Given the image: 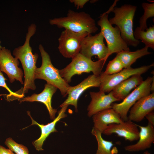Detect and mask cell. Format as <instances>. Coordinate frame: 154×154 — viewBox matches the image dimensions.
Returning a JSON list of instances; mask_svg holds the SVG:
<instances>
[{"mask_svg": "<svg viewBox=\"0 0 154 154\" xmlns=\"http://www.w3.org/2000/svg\"><path fill=\"white\" fill-rule=\"evenodd\" d=\"M30 39L29 38H26L23 45L15 48L13 51V55L21 62L25 75L24 87L14 92L15 95L12 96L13 100H19L24 97L25 94L27 93L29 90H35L36 88L35 76L38 56L37 53H33L30 45Z\"/></svg>", "mask_w": 154, "mask_h": 154, "instance_id": "6da1fadb", "label": "cell"}, {"mask_svg": "<svg viewBox=\"0 0 154 154\" xmlns=\"http://www.w3.org/2000/svg\"><path fill=\"white\" fill-rule=\"evenodd\" d=\"M137 7L125 4L120 7L112 8L114 17L109 19L112 25H116L120 30L121 36L128 46L136 47L140 40L135 39L133 35V19Z\"/></svg>", "mask_w": 154, "mask_h": 154, "instance_id": "7a4b0ae2", "label": "cell"}, {"mask_svg": "<svg viewBox=\"0 0 154 154\" xmlns=\"http://www.w3.org/2000/svg\"><path fill=\"white\" fill-rule=\"evenodd\" d=\"M49 23L58 28L75 33L91 34L98 30L94 20L89 14L84 12H77L71 10L68 11L66 17L50 19Z\"/></svg>", "mask_w": 154, "mask_h": 154, "instance_id": "3957f363", "label": "cell"}, {"mask_svg": "<svg viewBox=\"0 0 154 154\" xmlns=\"http://www.w3.org/2000/svg\"><path fill=\"white\" fill-rule=\"evenodd\" d=\"M39 49L42 57V63L41 66L37 68L35 70V79L45 80L47 83L58 89L64 97L66 96L70 86L61 77L58 70L53 66L49 55L42 44H39Z\"/></svg>", "mask_w": 154, "mask_h": 154, "instance_id": "277c9868", "label": "cell"}, {"mask_svg": "<svg viewBox=\"0 0 154 154\" xmlns=\"http://www.w3.org/2000/svg\"><path fill=\"white\" fill-rule=\"evenodd\" d=\"M105 64L104 60L94 61L80 53L72 58L71 62L65 68L58 70L61 77L67 83L70 82L74 75H80L83 73H90L99 76Z\"/></svg>", "mask_w": 154, "mask_h": 154, "instance_id": "5b68a950", "label": "cell"}, {"mask_svg": "<svg viewBox=\"0 0 154 154\" xmlns=\"http://www.w3.org/2000/svg\"><path fill=\"white\" fill-rule=\"evenodd\" d=\"M109 10L101 15L97 22L100 27V32L107 43L108 53L107 58L114 53L117 54L123 51H130L128 46L122 38L121 33L117 26L113 27L110 23L108 14Z\"/></svg>", "mask_w": 154, "mask_h": 154, "instance_id": "8992f818", "label": "cell"}, {"mask_svg": "<svg viewBox=\"0 0 154 154\" xmlns=\"http://www.w3.org/2000/svg\"><path fill=\"white\" fill-rule=\"evenodd\" d=\"M153 77H148L119 103L112 104V108L125 121L128 120L127 114L130 109L139 100L150 94Z\"/></svg>", "mask_w": 154, "mask_h": 154, "instance_id": "52a82bcc", "label": "cell"}, {"mask_svg": "<svg viewBox=\"0 0 154 154\" xmlns=\"http://www.w3.org/2000/svg\"><path fill=\"white\" fill-rule=\"evenodd\" d=\"M153 66L154 64L152 63L135 68L130 67L124 68L118 73L110 75L102 72L99 76L100 91L109 93L117 85L131 76L136 74L141 75Z\"/></svg>", "mask_w": 154, "mask_h": 154, "instance_id": "ba28073f", "label": "cell"}, {"mask_svg": "<svg viewBox=\"0 0 154 154\" xmlns=\"http://www.w3.org/2000/svg\"><path fill=\"white\" fill-rule=\"evenodd\" d=\"M88 34L86 33H75L65 29L58 39L59 52L65 58H73L80 53L82 41Z\"/></svg>", "mask_w": 154, "mask_h": 154, "instance_id": "9c48e42d", "label": "cell"}, {"mask_svg": "<svg viewBox=\"0 0 154 154\" xmlns=\"http://www.w3.org/2000/svg\"><path fill=\"white\" fill-rule=\"evenodd\" d=\"M104 38L100 31L93 36L88 34L82 41L80 53L90 59L96 56L98 60H104L105 63L107 59L108 50L104 43Z\"/></svg>", "mask_w": 154, "mask_h": 154, "instance_id": "30bf717a", "label": "cell"}, {"mask_svg": "<svg viewBox=\"0 0 154 154\" xmlns=\"http://www.w3.org/2000/svg\"><path fill=\"white\" fill-rule=\"evenodd\" d=\"M19 64L18 59L12 56L10 50L4 47L0 48V71L7 75L10 82L16 80L23 84V73Z\"/></svg>", "mask_w": 154, "mask_h": 154, "instance_id": "8fae6325", "label": "cell"}, {"mask_svg": "<svg viewBox=\"0 0 154 154\" xmlns=\"http://www.w3.org/2000/svg\"><path fill=\"white\" fill-rule=\"evenodd\" d=\"M100 85L99 76L93 74L89 76L77 85L73 86H70L67 93L68 98L60 107L72 105L74 107L75 111L77 112L78 101L81 95L87 89L92 87H99Z\"/></svg>", "mask_w": 154, "mask_h": 154, "instance_id": "7c38bea8", "label": "cell"}, {"mask_svg": "<svg viewBox=\"0 0 154 154\" xmlns=\"http://www.w3.org/2000/svg\"><path fill=\"white\" fill-rule=\"evenodd\" d=\"M103 133L108 135L115 133L131 142L138 140L139 131L137 124L128 119L121 123L109 125Z\"/></svg>", "mask_w": 154, "mask_h": 154, "instance_id": "4fadbf2b", "label": "cell"}, {"mask_svg": "<svg viewBox=\"0 0 154 154\" xmlns=\"http://www.w3.org/2000/svg\"><path fill=\"white\" fill-rule=\"evenodd\" d=\"M90 94L91 100L87 108L89 117L100 111L112 108L113 102L121 100L114 96L112 91L107 94L100 91L98 92H91Z\"/></svg>", "mask_w": 154, "mask_h": 154, "instance_id": "5bb4252c", "label": "cell"}, {"mask_svg": "<svg viewBox=\"0 0 154 154\" xmlns=\"http://www.w3.org/2000/svg\"><path fill=\"white\" fill-rule=\"evenodd\" d=\"M154 109V92L138 100L129 112L128 119L136 122L142 121L146 115Z\"/></svg>", "mask_w": 154, "mask_h": 154, "instance_id": "9a60e30c", "label": "cell"}, {"mask_svg": "<svg viewBox=\"0 0 154 154\" xmlns=\"http://www.w3.org/2000/svg\"><path fill=\"white\" fill-rule=\"evenodd\" d=\"M68 105H65L62 106L61 109L59 111L58 115L56 117L53 121L45 125L40 124L35 121L31 116L30 112H28V115L30 117L32 121V123L31 125H36L40 128L41 134L39 138L33 141V144L37 150L38 151L43 150L42 145L44 141L50 134L52 132H56L57 131L55 128L56 123L61 119L66 116L65 112Z\"/></svg>", "mask_w": 154, "mask_h": 154, "instance_id": "2e32d148", "label": "cell"}, {"mask_svg": "<svg viewBox=\"0 0 154 154\" xmlns=\"http://www.w3.org/2000/svg\"><path fill=\"white\" fill-rule=\"evenodd\" d=\"M57 89L55 86L47 83L45 85L44 89L40 94H34L31 96L22 98L19 100L20 102H38L43 103L48 111L50 119L54 120L55 118V115L57 111V109L52 108L51 105V100L53 95Z\"/></svg>", "mask_w": 154, "mask_h": 154, "instance_id": "e0dca14e", "label": "cell"}, {"mask_svg": "<svg viewBox=\"0 0 154 154\" xmlns=\"http://www.w3.org/2000/svg\"><path fill=\"white\" fill-rule=\"evenodd\" d=\"M140 128L139 141L135 144L125 146L126 151H138L150 148L154 141V126L148 123L145 126L137 124Z\"/></svg>", "mask_w": 154, "mask_h": 154, "instance_id": "ac0fdd59", "label": "cell"}, {"mask_svg": "<svg viewBox=\"0 0 154 154\" xmlns=\"http://www.w3.org/2000/svg\"><path fill=\"white\" fill-rule=\"evenodd\" d=\"M94 127L102 133L111 124L121 123L124 121L112 108L100 111L93 116Z\"/></svg>", "mask_w": 154, "mask_h": 154, "instance_id": "d6986e66", "label": "cell"}, {"mask_svg": "<svg viewBox=\"0 0 154 154\" xmlns=\"http://www.w3.org/2000/svg\"><path fill=\"white\" fill-rule=\"evenodd\" d=\"M143 81L141 75H133L116 86L112 91L114 96L121 100H123Z\"/></svg>", "mask_w": 154, "mask_h": 154, "instance_id": "ffe728a7", "label": "cell"}, {"mask_svg": "<svg viewBox=\"0 0 154 154\" xmlns=\"http://www.w3.org/2000/svg\"><path fill=\"white\" fill-rule=\"evenodd\" d=\"M148 48L145 46L134 51H123L117 53L116 56L120 60L124 68H128L131 67V65L138 59L151 54L148 51Z\"/></svg>", "mask_w": 154, "mask_h": 154, "instance_id": "44dd1931", "label": "cell"}, {"mask_svg": "<svg viewBox=\"0 0 154 154\" xmlns=\"http://www.w3.org/2000/svg\"><path fill=\"white\" fill-rule=\"evenodd\" d=\"M97 140L98 148L96 154H116L118 150L116 147L112 149L114 145L112 141L104 139L102 136V133L93 127L91 131Z\"/></svg>", "mask_w": 154, "mask_h": 154, "instance_id": "7402d4cb", "label": "cell"}, {"mask_svg": "<svg viewBox=\"0 0 154 154\" xmlns=\"http://www.w3.org/2000/svg\"><path fill=\"white\" fill-rule=\"evenodd\" d=\"M145 31L141 30L137 27L133 32L135 38L141 40L145 46L154 49V26L153 25L147 28Z\"/></svg>", "mask_w": 154, "mask_h": 154, "instance_id": "603a6c76", "label": "cell"}, {"mask_svg": "<svg viewBox=\"0 0 154 154\" xmlns=\"http://www.w3.org/2000/svg\"><path fill=\"white\" fill-rule=\"evenodd\" d=\"M141 6L144 10V13L139 19L138 27L141 30L145 31L147 28V20L154 17V3L144 2L141 4Z\"/></svg>", "mask_w": 154, "mask_h": 154, "instance_id": "cb8c5ba5", "label": "cell"}, {"mask_svg": "<svg viewBox=\"0 0 154 154\" xmlns=\"http://www.w3.org/2000/svg\"><path fill=\"white\" fill-rule=\"evenodd\" d=\"M123 68L121 61L116 56L113 59L109 61L103 73L106 74L112 75L119 72Z\"/></svg>", "mask_w": 154, "mask_h": 154, "instance_id": "d4e9b609", "label": "cell"}, {"mask_svg": "<svg viewBox=\"0 0 154 154\" xmlns=\"http://www.w3.org/2000/svg\"><path fill=\"white\" fill-rule=\"evenodd\" d=\"M5 143L9 149L16 154H29L26 147L16 143L11 138L7 139Z\"/></svg>", "mask_w": 154, "mask_h": 154, "instance_id": "484cf974", "label": "cell"}, {"mask_svg": "<svg viewBox=\"0 0 154 154\" xmlns=\"http://www.w3.org/2000/svg\"><path fill=\"white\" fill-rule=\"evenodd\" d=\"M7 79L3 76L2 73L0 71V86H1L6 89L9 93V94L6 95L7 96H13L15 95L14 92H12L7 85L5 80Z\"/></svg>", "mask_w": 154, "mask_h": 154, "instance_id": "4316f807", "label": "cell"}, {"mask_svg": "<svg viewBox=\"0 0 154 154\" xmlns=\"http://www.w3.org/2000/svg\"><path fill=\"white\" fill-rule=\"evenodd\" d=\"M88 0H70V2L73 3L77 9L82 8L84 5L88 2Z\"/></svg>", "mask_w": 154, "mask_h": 154, "instance_id": "83f0119b", "label": "cell"}, {"mask_svg": "<svg viewBox=\"0 0 154 154\" xmlns=\"http://www.w3.org/2000/svg\"><path fill=\"white\" fill-rule=\"evenodd\" d=\"M148 121V123L154 126V113L152 111L147 114L145 117Z\"/></svg>", "mask_w": 154, "mask_h": 154, "instance_id": "f1b7e54d", "label": "cell"}, {"mask_svg": "<svg viewBox=\"0 0 154 154\" xmlns=\"http://www.w3.org/2000/svg\"><path fill=\"white\" fill-rule=\"evenodd\" d=\"M0 154H15L9 149L5 148L0 145Z\"/></svg>", "mask_w": 154, "mask_h": 154, "instance_id": "f546056e", "label": "cell"}, {"mask_svg": "<svg viewBox=\"0 0 154 154\" xmlns=\"http://www.w3.org/2000/svg\"><path fill=\"white\" fill-rule=\"evenodd\" d=\"M1 41H0V48H1L2 47V46L0 45V43H1Z\"/></svg>", "mask_w": 154, "mask_h": 154, "instance_id": "4dcf8cb0", "label": "cell"}]
</instances>
